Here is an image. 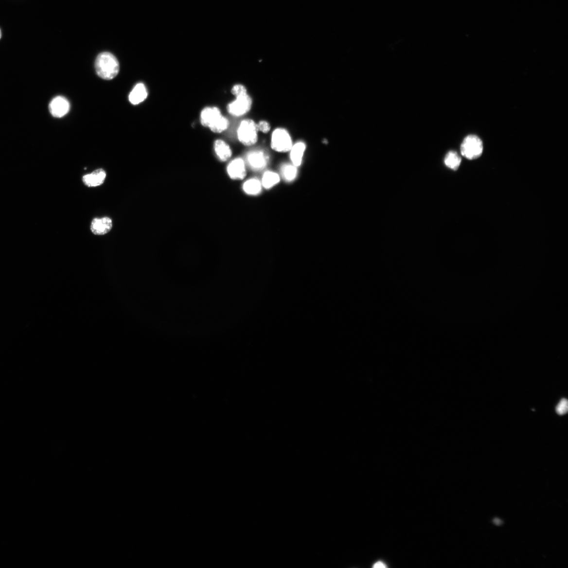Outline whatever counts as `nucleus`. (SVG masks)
Returning <instances> with one entry per match:
<instances>
[{
    "label": "nucleus",
    "mask_w": 568,
    "mask_h": 568,
    "mask_svg": "<svg viewBox=\"0 0 568 568\" xmlns=\"http://www.w3.org/2000/svg\"><path fill=\"white\" fill-rule=\"evenodd\" d=\"M147 89L143 83H140L135 86L129 95V101L133 105H138L143 102L147 97Z\"/></svg>",
    "instance_id": "12"
},
{
    "label": "nucleus",
    "mask_w": 568,
    "mask_h": 568,
    "mask_svg": "<svg viewBox=\"0 0 568 568\" xmlns=\"http://www.w3.org/2000/svg\"><path fill=\"white\" fill-rule=\"evenodd\" d=\"M373 567V568H386L387 566L383 561H379L375 564H374Z\"/></svg>",
    "instance_id": "22"
},
{
    "label": "nucleus",
    "mask_w": 568,
    "mask_h": 568,
    "mask_svg": "<svg viewBox=\"0 0 568 568\" xmlns=\"http://www.w3.org/2000/svg\"><path fill=\"white\" fill-rule=\"evenodd\" d=\"M70 105L69 101L63 96H56L50 102L49 110L55 118H61L65 116L70 111Z\"/></svg>",
    "instance_id": "7"
},
{
    "label": "nucleus",
    "mask_w": 568,
    "mask_h": 568,
    "mask_svg": "<svg viewBox=\"0 0 568 568\" xmlns=\"http://www.w3.org/2000/svg\"><path fill=\"white\" fill-rule=\"evenodd\" d=\"M113 228V222L110 217L105 216L96 217L92 219L90 225V230L95 235L102 236L107 234Z\"/></svg>",
    "instance_id": "8"
},
{
    "label": "nucleus",
    "mask_w": 568,
    "mask_h": 568,
    "mask_svg": "<svg viewBox=\"0 0 568 568\" xmlns=\"http://www.w3.org/2000/svg\"><path fill=\"white\" fill-rule=\"evenodd\" d=\"M258 130L264 133H267L270 130V125L269 123L266 121H261L257 124Z\"/></svg>",
    "instance_id": "21"
},
{
    "label": "nucleus",
    "mask_w": 568,
    "mask_h": 568,
    "mask_svg": "<svg viewBox=\"0 0 568 568\" xmlns=\"http://www.w3.org/2000/svg\"><path fill=\"white\" fill-rule=\"evenodd\" d=\"M95 68L97 74L101 78L110 80L119 73L120 65L114 55L109 53H103L97 57Z\"/></svg>",
    "instance_id": "2"
},
{
    "label": "nucleus",
    "mask_w": 568,
    "mask_h": 568,
    "mask_svg": "<svg viewBox=\"0 0 568 568\" xmlns=\"http://www.w3.org/2000/svg\"><path fill=\"white\" fill-rule=\"evenodd\" d=\"M281 172L282 176L287 181H292L296 177L298 174L296 166L294 165H284L282 167Z\"/></svg>",
    "instance_id": "18"
},
{
    "label": "nucleus",
    "mask_w": 568,
    "mask_h": 568,
    "mask_svg": "<svg viewBox=\"0 0 568 568\" xmlns=\"http://www.w3.org/2000/svg\"><path fill=\"white\" fill-rule=\"evenodd\" d=\"M214 150L219 159L222 161L228 160L232 155L230 146L227 142L221 139L215 142Z\"/></svg>",
    "instance_id": "13"
},
{
    "label": "nucleus",
    "mask_w": 568,
    "mask_h": 568,
    "mask_svg": "<svg viewBox=\"0 0 568 568\" xmlns=\"http://www.w3.org/2000/svg\"><path fill=\"white\" fill-rule=\"evenodd\" d=\"M231 92L235 97L248 94L247 88L244 86L240 85V84L233 86L231 89Z\"/></svg>",
    "instance_id": "20"
},
{
    "label": "nucleus",
    "mask_w": 568,
    "mask_h": 568,
    "mask_svg": "<svg viewBox=\"0 0 568 568\" xmlns=\"http://www.w3.org/2000/svg\"><path fill=\"white\" fill-rule=\"evenodd\" d=\"M257 124L252 120L246 119L242 121L239 125L237 134V137L241 143L245 145L250 146L256 143L258 139Z\"/></svg>",
    "instance_id": "3"
},
{
    "label": "nucleus",
    "mask_w": 568,
    "mask_h": 568,
    "mask_svg": "<svg viewBox=\"0 0 568 568\" xmlns=\"http://www.w3.org/2000/svg\"><path fill=\"white\" fill-rule=\"evenodd\" d=\"M461 158L456 152L450 151L446 155L444 158V164L449 169L457 170L461 165Z\"/></svg>",
    "instance_id": "16"
},
{
    "label": "nucleus",
    "mask_w": 568,
    "mask_h": 568,
    "mask_svg": "<svg viewBox=\"0 0 568 568\" xmlns=\"http://www.w3.org/2000/svg\"><path fill=\"white\" fill-rule=\"evenodd\" d=\"M200 120L202 124L216 133H220L226 130L229 125V121L222 115L217 107H206L202 109L200 115Z\"/></svg>",
    "instance_id": "1"
},
{
    "label": "nucleus",
    "mask_w": 568,
    "mask_h": 568,
    "mask_svg": "<svg viewBox=\"0 0 568 568\" xmlns=\"http://www.w3.org/2000/svg\"><path fill=\"white\" fill-rule=\"evenodd\" d=\"M305 149V144L302 142H298L293 145L290 150V159H291L294 166L298 167L301 165Z\"/></svg>",
    "instance_id": "14"
},
{
    "label": "nucleus",
    "mask_w": 568,
    "mask_h": 568,
    "mask_svg": "<svg viewBox=\"0 0 568 568\" xmlns=\"http://www.w3.org/2000/svg\"><path fill=\"white\" fill-rule=\"evenodd\" d=\"M280 181V178L278 174L273 172L267 171L264 174L262 184L265 188L268 189L272 188Z\"/></svg>",
    "instance_id": "17"
},
{
    "label": "nucleus",
    "mask_w": 568,
    "mask_h": 568,
    "mask_svg": "<svg viewBox=\"0 0 568 568\" xmlns=\"http://www.w3.org/2000/svg\"><path fill=\"white\" fill-rule=\"evenodd\" d=\"M252 106V100L248 94L236 97L235 100L230 103L228 106L229 113L236 117L248 113Z\"/></svg>",
    "instance_id": "6"
},
{
    "label": "nucleus",
    "mask_w": 568,
    "mask_h": 568,
    "mask_svg": "<svg viewBox=\"0 0 568 568\" xmlns=\"http://www.w3.org/2000/svg\"><path fill=\"white\" fill-rule=\"evenodd\" d=\"M494 522L497 525H500L501 524V520L498 518L495 519Z\"/></svg>",
    "instance_id": "23"
},
{
    "label": "nucleus",
    "mask_w": 568,
    "mask_h": 568,
    "mask_svg": "<svg viewBox=\"0 0 568 568\" xmlns=\"http://www.w3.org/2000/svg\"><path fill=\"white\" fill-rule=\"evenodd\" d=\"M271 146L277 152L290 151L293 146L291 137L285 129L277 128L272 133Z\"/></svg>",
    "instance_id": "5"
},
{
    "label": "nucleus",
    "mask_w": 568,
    "mask_h": 568,
    "mask_svg": "<svg viewBox=\"0 0 568 568\" xmlns=\"http://www.w3.org/2000/svg\"><path fill=\"white\" fill-rule=\"evenodd\" d=\"M243 190L249 195H257L261 192L262 184L259 180L251 178L244 184Z\"/></svg>",
    "instance_id": "15"
},
{
    "label": "nucleus",
    "mask_w": 568,
    "mask_h": 568,
    "mask_svg": "<svg viewBox=\"0 0 568 568\" xmlns=\"http://www.w3.org/2000/svg\"><path fill=\"white\" fill-rule=\"evenodd\" d=\"M106 178V172L103 169H98L91 174L83 176L82 182L88 188H95L104 184Z\"/></svg>",
    "instance_id": "10"
},
{
    "label": "nucleus",
    "mask_w": 568,
    "mask_h": 568,
    "mask_svg": "<svg viewBox=\"0 0 568 568\" xmlns=\"http://www.w3.org/2000/svg\"><path fill=\"white\" fill-rule=\"evenodd\" d=\"M556 412L559 415H564L568 410V402L566 398H563L556 407Z\"/></svg>",
    "instance_id": "19"
},
{
    "label": "nucleus",
    "mask_w": 568,
    "mask_h": 568,
    "mask_svg": "<svg viewBox=\"0 0 568 568\" xmlns=\"http://www.w3.org/2000/svg\"><path fill=\"white\" fill-rule=\"evenodd\" d=\"M1 30H0V37H1Z\"/></svg>",
    "instance_id": "24"
},
{
    "label": "nucleus",
    "mask_w": 568,
    "mask_h": 568,
    "mask_svg": "<svg viewBox=\"0 0 568 568\" xmlns=\"http://www.w3.org/2000/svg\"><path fill=\"white\" fill-rule=\"evenodd\" d=\"M229 176L234 179H242L247 175L246 167L244 160L236 158L231 161L228 167Z\"/></svg>",
    "instance_id": "11"
},
{
    "label": "nucleus",
    "mask_w": 568,
    "mask_h": 568,
    "mask_svg": "<svg viewBox=\"0 0 568 568\" xmlns=\"http://www.w3.org/2000/svg\"><path fill=\"white\" fill-rule=\"evenodd\" d=\"M268 160L267 155L261 150L250 151L247 156V160L249 166L255 171L264 169L267 165Z\"/></svg>",
    "instance_id": "9"
},
{
    "label": "nucleus",
    "mask_w": 568,
    "mask_h": 568,
    "mask_svg": "<svg viewBox=\"0 0 568 568\" xmlns=\"http://www.w3.org/2000/svg\"><path fill=\"white\" fill-rule=\"evenodd\" d=\"M483 146L482 141L476 135H468L462 142L461 150L464 158L473 160L479 158L482 155Z\"/></svg>",
    "instance_id": "4"
}]
</instances>
